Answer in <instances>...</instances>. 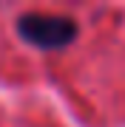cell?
I'll return each mask as SVG.
<instances>
[{"instance_id":"1","label":"cell","mask_w":125,"mask_h":127,"mask_svg":"<svg viewBox=\"0 0 125 127\" xmlns=\"http://www.w3.org/2000/svg\"><path fill=\"white\" fill-rule=\"evenodd\" d=\"M17 34L37 48L54 51L74 42L77 23L71 17H60V14H23L17 20Z\"/></svg>"}]
</instances>
